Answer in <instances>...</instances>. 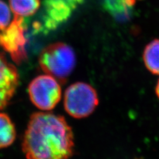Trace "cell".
Returning a JSON list of instances; mask_svg holds the SVG:
<instances>
[{"mask_svg":"<svg viewBox=\"0 0 159 159\" xmlns=\"http://www.w3.org/2000/svg\"><path fill=\"white\" fill-rule=\"evenodd\" d=\"M74 147L73 132L64 117L43 112L30 117L22 142L27 159H69Z\"/></svg>","mask_w":159,"mask_h":159,"instance_id":"obj_1","label":"cell"},{"mask_svg":"<svg viewBox=\"0 0 159 159\" xmlns=\"http://www.w3.org/2000/svg\"><path fill=\"white\" fill-rule=\"evenodd\" d=\"M76 54L71 47L56 43L44 48L39 57L42 70L61 83H64L76 66Z\"/></svg>","mask_w":159,"mask_h":159,"instance_id":"obj_2","label":"cell"},{"mask_svg":"<svg viewBox=\"0 0 159 159\" xmlns=\"http://www.w3.org/2000/svg\"><path fill=\"white\" fill-rule=\"evenodd\" d=\"M98 94L92 86L84 82H76L65 91L64 105L70 116L77 119L89 116L98 105Z\"/></svg>","mask_w":159,"mask_h":159,"instance_id":"obj_3","label":"cell"},{"mask_svg":"<svg viewBox=\"0 0 159 159\" xmlns=\"http://www.w3.org/2000/svg\"><path fill=\"white\" fill-rule=\"evenodd\" d=\"M31 102L43 111H50L56 107L61 99L62 91L57 80L48 75L34 78L28 87Z\"/></svg>","mask_w":159,"mask_h":159,"instance_id":"obj_4","label":"cell"},{"mask_svg":"<svg viewBox=\"0 0 159 159\" xmlns=\"http://www.w3.org/2000/svg\"><path fill=\"white\" fill-rule=\"evenodd\" d=\"M25 27L23 17L14 16L9 26L0 31V47L17 64H21L27 58Z\"/></svg>","mask_w":159,"mask_h":159,"instance_id":"obj_5","label":"cell"},{"mask_svg":"<svg viewBox=\"0 0 159 159\" xmlns=\"http://www.w3.org/2000/svg\"><path fill=\"white\" fill-rule=\"evenodd\" d=\"M84 0H44L43 3V27L46 31L57 29L66 21Z\"/></svg>","mask_w":159,"mask_h":159,"instance_id":"obj_6","label":"cell"},{"mask_svg":"<svg viewBox=\"0 0 159 159\" xmlns=\"http://www.w3.org/2000/svg\"><path fill=\"white\" fill-rule=\"evenodd\" d=\"M18 84L19 74L16 68L0 53V109L8 105Z\"/></svg>","mask_w":159,"mask_h":159,"instance_id":"obj_7","label":"cell"},{"mask_svg":"<svg viewBox=\"0 0 159 159\" xmlns=\"http://www.w3.org/2000/svg\"><path fill=\"white\" fill-rule=\"evenodd\" d=\"M143 59L148 70L159 76V39L148 43L143 51Z\"/></svg>","mask_w":159,"mask_h":159,"instance_id":"obj_8","label":"cell"},{"mask_svg":"<svg viewBox=\"0 0 159 159\" xmlns=\"http://www.w3.org/2000/svg\"><path fill=\"white\" fill-rule=\"evenodd\" d=\"M16 137V127L11 119L6 113H0V148L11 145Z\"/></svg>","mask_w":159,"mask_h":159,"instance_id":"obj_9","label":"cell"},{"mask_svg":"<svg viewBox=\"0 0 159 159\" xmlns=\"http://www.w3.org/2000/svg\"><path fill=\"white\" fill-rule=\"evenodd\" d=\"M9 7L15 16H33L41 6L40 0H9Z\"/></svg>","mask_w":159,"mask_h":159,"instance_id":"obj_10","label":"cell"},{"mask_svg":"<svg viewBox=\"0 0 159 159\" xmlns=\"http://www.w3.org/2000/svg\"><path fill=\"white\" fill-rule=\"evenodd\" d=\"M12 19L11 8L6 3L0 0V31L9 26Z\"/></svg>","mask_w":159,"mask_h":159,"instance_id":"obj_11","label":"cell"},{"mask_svg":"<svg viewBox=\"0 0 159 159\" xmlns=\"http://www.w3.org/2000/svg\"><path fill=\"white\" fill-rule=\"evenodd\" d=\"M155 93H156V95H157V98L159 99V79H158V80L157 83L156 87H155Z\"/></svg>","mask_w":159,"mask_h":159,"instance_id":"obj_12","label":"cell"}]
</instances>
